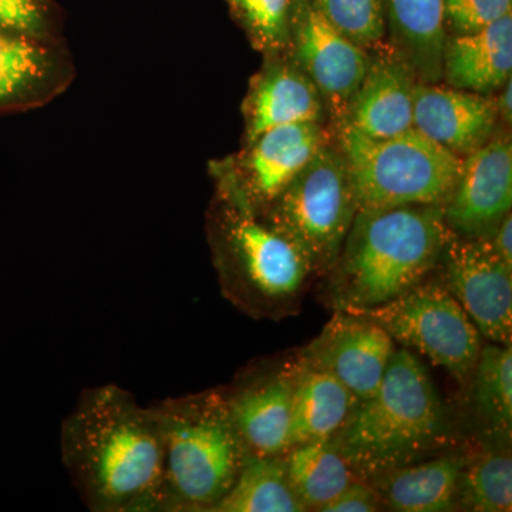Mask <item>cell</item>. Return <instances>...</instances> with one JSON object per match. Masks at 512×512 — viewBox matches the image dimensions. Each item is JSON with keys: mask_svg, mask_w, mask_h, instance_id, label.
Returning a JSON list of instances; mask_svg holds the SVG:
<instances>
[{"mask_svg": "<svg viewBox=\"0 0 512 512\" xmlns=\"http://www.w3.org/2000/svg\"><path fill=\"white\" fill-rule=\"evenodd\" d=\"M251 144L244 195L252 205L271 204L326 143L319 123H298L271 128Z\"/></svg>", "mask_w": 512, "mask_h": 512, "instance_id": "obj_16", "label": "cell"}, {"mask_svg": "<svg viewBox=\"0 0 512 512\" xmlns=\"http://www.w3.org/2000/svg\"><path fill=\"white\" fill-rule=\"evenodd\" d=\"M62 463L93 512H161L164 441L153 406L117 386L80 393L60 427Z\"/></svg>", "mask_w": 512, "mask_h": 512, "instance_id": "obj_1", "label": "cell"}, {"mask_svg": "<svg viewBox=\"0 0 512 512\" xmlns=\"http://www.w3.org/2000/svg\"><path fill=\"white\" fill-rule=\"evenodd\" d=\"M443 5L444 23L467 35L511 13L512 0H443Z\"/></svg>", "mask_w": 512, "mask_h": 512, "instance_id": "obj_29", "label": "cell"}, {"mask_svg": "<svg viewBox=\"0 0 512 512\" xmlns=\"http://www.w3.org/2000/svg\"><path fill=\"white\" fill-rule=\"evenodd\" d=\"M441 284L456 298L481 336L511 346L512 268L495 254L490 238L454 234L440 264Z\"/></svg>", "mask_w": 512, "mask_h": 512, "instance_id": "obj_9", "label": "cell"}, {"mask_svg": "<svg viewBox=\"0 0 512 512\" xmlns=\"http://www.w3.org/2000/svg\"><path fill=\"white\" fill-rule=\"evenodd\" d=\"M340 153L348 165L357 211L450 200L461 158L412 130L387 138L367 137L340 124Z\"/></svg>", "mask_w": 512, "mask_h": 512, "instance_id": "obj_6", "label": "cell"}, {"mask_svg": "<svg viewBox=\"0 0 512 512\" xmlns=\"http://www.w3.org/2000/svg\"><path fill=\"white\" fill-rule=\"evenodd\" d=\"M40 47L25 35L0 29V103L25 92L45 73Z\"/></svg>", "mask_w": 512, "mask_h": 512, "instance_id": "obj_27", "label": "cell"}, {"mask_svg": "<svg viewBox=\"0 0 512 512\" xmlns=\"http://www.w3.org/2000/svg\"><path fill=\"white\" fill-rule=\"evenodd\" d=\"M453 427L429 370L412 350H394L375 396L355 407L330 443L359 478L441 454Z\"/></svg>", "mask_w": 512, "mask_h": 512, "instance_id": "obj_3", "label": "cell"}, {"mask_svg": "<svg viewBox=\"0 0 512 512\" xmlns=\"http://www.w3.org/2000/svg\"><path fill=\"white\" fill-rule=\"evenodd\" d=\"M323 107L318 89L299 67H272L256 83L249 100V143L274 127L319 123Z\"/></svg>", "mask_w": 512, "mask_h": 512, "instance_id": "obj_20", "label": "cell"}, {"mask_svg": "<svg viewBox=\"0 0 512 512\" xmlns=\"http://www.w3.org/2000/svg\"><path fill=\"white\" fill-rule=\"evenodd\" d=\"M497 116L495 101L483 94L433 83L414 87V130L460 158L488 143Z\"/></svg>", "mask_w": 512, "mask_h": 512, "instance_id": "obj_14", "label": "cell"}, {"mask_svg": "<svg viewBox=\"0 0 512 512\" xmlns=\"http://www.w3.org/2000/svg\"><path fill=\"white\" fill-rule=\"evenodd\" d=\"M345 312L372 320L403 348L426 356L458 383L471 382L483 348L481 335L440 281L421 282L383 305Z\"/></svg>", "mask_w": 512, "mask_h": 512, "instance_id": "obj_8", "label": "cell"}, {"mask_svg": "<svg viewBox=\"0 0 512 512\" xmlns=\"http://www.w3.org/2000/svg\"><path fill=\"white\" fill-rule=\"evenodd\" d=\"M394 350L389 333L372 320L335 311L296 363L336 377L363 402L379 390Z\"/></svg>", "mask_w": 512, "mask_h": 512, "instance_id": "obj_11", "label": "cell"}, {"mask_svg": "<svg viewBox=\"0 0 512 512\" xmlns=\"http://www.w3.org/2000/svg\"><path fill=\"white\" fill-rule=\"evenodd\" d=\"M473 400L478 420L487 436L507 446L512 434V349L483 346L473 377Z\"/></svg>", "mask_w": 512, "mask_h": 512, "instance_id": "obj_23", "label": "cell"}, {"mask_svg": "<svg viewBox=\"0 0 512 512\" xmlns=\"http://www.w3.org/2000/svg\"><path fill=\"white\" fill-rule=\"evenodd\" d=\"M330 25L350 42L366 49L383 39L382 0H311Z\"/></svg>", "mask_w": 512, "mask_h": 512, "instance_id": "obj_26", "label": "cell"}, {"mask_svg": "<svg viewBox=\"0 0 512 512\" xmlns=\"http://www.w3.org/2000/svg\"><path fill=\"white\" fill-rule=\"evenodd\" d=\"M288 483L284 454L249 457L229 493L212 512H303Z\"/></svg>", "mask_w": 512, "mask_h": 512, "instance_id": "obj_24", "label": "cell"}, {"mask_svg": "<svg viewBox=\"0 0 512 512\" xmlns=\"http://www.w3.org/2000/svg\"><path fill=\"white\" fill-rule=\"evenodd\" d=\"M503 93H501L500 99H498L497 103H495V107H497V113L500 114L501 117L508 124H511L512 121V82L511 79L508 80L507 83L504 84Z\"/></svg>", "mask_w": 512, "mask_h": 512, "instance_id": "obj_33", "label": "cell"}, {"mask_svg": "<svg viewBox=\"0 0 512 512\" xmlns=\"http://www.w3.org/2000/svg\"><path fill=\"white\" fill-rule=\"evenodd\" d=\"M416 76L399 55L370 62L340 124L372 138L399 136L413 128Z\"/></svg>", "mask_w": 512, "mask_h": 512, "instance_id": "obj_15", "label": "cell"}, {"mask_svg": "<svg viewBox=\"0 0 512 512\" xmlns=\"http://www.w3.org/2000/svg\"><path fill=\"white\" fill-rule=\"evenodd\" d=\"M383 510L382 498L372 484L356 478L320 512H376Z\"/></svg>", "mask_w": 512, "mask_h": 512, "instance_id": "obj_31", "label": "cell"}, {"mask_svg": "<svg viewBox=\"0 0 512 512\" xmlns=\"http://www.w3.org/2000/svg\"><path fill=\"white\" fill-rule=\"evenodd\" d=\"M45 25L43 0H0V29L37 35Z\"/></svg>", "mask_w": 512, "mask_h": 512, "instance_id": "obj_30", "label": "cell"}, {"mask_svg": "<svg viewBox=\"0 0 512 512\" xmlns=\"http://www.w3.org/2000/svg\"><path fill=\"white\" fill-rule=\"evenodd\" d=\"M495 254L500 256L505 265L512 268V217L505 215L498 228L495 229L493 237L490 238Z\"/></svg>", "mask_w": 512, "mask_h": 512, "instance_id": "obj_32", "label": "cell"}, {"mask_svg": "<svg viewBox=\"0 0 512 512\" xmlns=\"http://www.w3.org/2000/svg\"><path fill=\"white\" fill-rule=\"evenodd\" d=\"M227 200L217 224L222 296L252 319L281 320L298 312L311 265L288 238L256 218L244 192Z\"/></svg>", "mask_w": 512, "mask_h": 512, "instance_id": "obj_5", "label": "cell"}, {"mask_svg": "<svg viewBox=\"0 0 512 512\" xmlns=\"http://www.w3.org/2000/svg\"><path fill=\"white\" fill-rule=\"evenodd\" d=\"M164 441L161 512H212L235 484L249 453L222 389L153 404Z\"/></svg>", "mask_w": 512, "mask_h": 512, "instance_id": "obj_4", "label": "cell"}, {"mask_svg": "<svg viewBox=\"0 0 512 512\" xmlns=\"http://www.w3.org/2000/svg\"><path fill=\"white\" fill-rule=\"evenodd\" d=\"M458 507L476 512L511 511L510 451L491 450L466 458L458 487Z\"/></svg>", "mask_w": 512, "mask_h": 512, "instance_id": "obj_25", "label": "cell"}, {"mask_svg": "<svg viewBox=\"0 0 512 512\" xmlns=\"http://www.w3.org/2000/svg\"><path fill=\"white\" fill-rule=\"evenodd\" d=\"M453 237L441 205L357 211L326 274V302L348 311L399 298L429 278Z\"/></svg>", "mask_w": 512, "mask_h": 512, "instance_id": "obj_2", "label": "cell"}, {"mask_svg": "<svg viewBox=\"0 0 512 512\" xmlns=\"http://www.w3.org/2000/svg\"><path fill=\"white\" fill-rule=\"evenodd\" d=\"M292 366H256L222 387L229 417L251 457L279 456L288 447Z\"/></svg>", "mask_w": 512, "mask_h": 512, "instance_id": "obj_13", "label": "cell"}, {"mask_svg": "<svg viewBox=\"0 0 512 512\" xmlns=\"http://www.w3.org/2000/svg\"><path fill=\"white\" fill-rule=\"evenodd\" d=\"M269 205L268 224L302 252L313 274H328L357 214L342 153L325 144Z\"/></svg>", "mask_w": 512, "mask_h": 512, "instance_id": "obj_7", "label": "cell"}, {"mask_svg": "<svg viewBox=\"0 0 512 512\" xmlns=\"http://www.w3.org/2000/svg\"><path fill=\"white\" fill-rule=\"evenodd\" d=\"M386 5L397 55L420 82H439L447 42L443 0H386Z\"/></svg>", "mask_w": 512, "mask_h": 512, "instance_id": "obj_21", "label": "cell"}, {"mask_svg": "<svg viewBox=\"0 0 512 512\" xmlns=\"http://www.w3.org/2000/svg\"><path fill=\"white\" fill-rule=\"evenodd\" d=\"M291 36L299 69L315 84L323 106L342 121L370 66L365 49L333 28L311 0H293Z\"/></svg>", "mask_w": 512, "mask_h": 512, "instance_id": "obj_10", "label": "cell"}, {"mask_svg": "<svg viewBox=\"0 0 512 512\" xmlns=\"http://www.w3.org/2000/svg\"><path fill=\"white\" fill-rule=\"evenodd\" d=\"M511 72L512 13L487 28L447 39L443 76L448 86L487 94L503 87Z\"/></svg>", "mask_w": 512, "mask_h": 512, "instance_id": "obj_18", "label": "cell"}, {"mask_svg": "<svg viewBox=\"0 0 512 512\" xmlns=\"http://www.w3.org/2000/svg\"><path fill=\"white\" fill-rule=\"evenodd\" d=\"M511 205L512 144L510 138H497L461 160L444 217L458 237L491 238Z\"/></svg>", "mask_w": 512, "mask_h": 512, "instance_id": "obj_12", "label": "cell"}, {"mask_svg": "<svg viewBox=\"0 0 512 512\" xmlns=\"http://www.w3.org/2000/svg\"><path fill=\"white\" fill-rule=\"evenodd\" d=\"M291 421L288 447L312 441H329L335 436L360 400L336 377L320 370L292 366Z\"/></svg>", "mask_w": 512, "mask_h": 512, "instance_id": "obj_19", "label": "cell"}, {"mask_svg": "<svg viewBox=\"0 0 512 512\" xmlns=\"http://www.w3.org/2000/svg\"><path fill=\"white\" fill-rule=\"evenodd\" d=\"M467 456L437 454L386 473L366 478L382 498L383 507L397 512H444L458 507L461 470Z\"/></svg>", "mask_w": 512, "mask_h": 512, "instance_id": "obj_17", "label": "cell"}, {"mask_svg": "<svg viewBox=\"0 0 512 512\" xmlns=\"http://www.w3.org/2000/svg\"><path fill=\"white\" fill-rule=\"evenodd\" d=\"M284 458L288 483L306 511H322L359 478L330 441L299 444Z\"/></svg>", "mask_w": 512, "mask_h": 512, "instance_id": "obj_22", "label": "cell"}, {"mask_svg": "<svg viewBox=\"0 0 512 512\" xmlns=\"http://www.w3.org/2000/svg\"><path fill=\"white\" fill-rule=\"evenodd\" d=\"M256 45L282 49L291 37L292 0H228Z\"/></svg>", "mask_w": 512, "mask_h": 512, "instance_id": "obj_28", "label": "cell"}]
</instances>
